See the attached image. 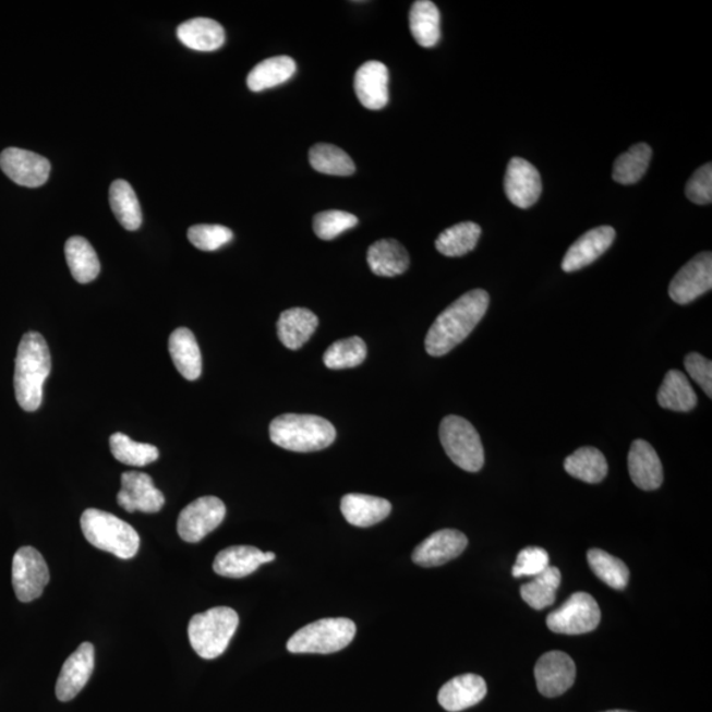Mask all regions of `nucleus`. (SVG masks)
Segmentation results:
<instances>
[{"instance_id":"nucleus-1","label":"nucleus","mask_w":712,"mask_h":712,"mask_svg":"<svg viewBox=\"0 0 712 712\" xmlns=\"http://www.w3.org/2000/svg\"><path fill=\"white\" fill-rule=\"evenodd\" d=\"M490 305V295L474 289L454 301L439 314L425 338V349L432 357H444L470 336L481 323Z\"/></svg>"},{"instance_id":"nucleus-2","label":"nucleus","mask_w":712,"mask_h":712,"mask_svg":"<svg viewBox=\"0 0 712 712\" xmlns=\"http://www.w3.org/2000/svg\"><path fill=\"white\" fill-rule=\"evenodd\" d=\"M52 367L50 352L41 334H24L15 361L14 386L19 406L25 412H35L43 402L44 383Z\"/></svg>"},{"instance_id":"nucleus-3","label":"nucleus","mask_w":712,"mask_h":712,"mask_svg":"<svg viewBox=\"0 0 712 712\" xmlns=\"http://www.w3.org/2000/svg\"><path fill=\"white\" fill-rule=\"evenodd\" d=\"M269 437L282 449L311 452L333 445L337 431L330 421L319 415L287 413L270 422Z\"/></svg>"},{"instance_id":"nucleus-4","label":"nucleus","mask_w":712,"mask_h":712,"mask_svg":"<svg viewBox=\"0 0 712 712\" xmlns=\"http://www.w3.org/2000/svg\"><path fill=\"white\" fill-rule=\"evenodd\" d=\"M81 529L93 546L118 558H134L141 547V538L135 529L105 510L86 509L81 516Z\"/></svg>"},{"instance_id":"nucleus-5","label":"nucleus","mask_w":712,"mask_h":712,"mask_svg":"<svg viewBox=\"0 0 712 712\" xmlns=\"http://www.w3.org/2000/svg\"><path fill=\"white\" fill-rule=\"evenodd\" d=\"M239 626V616L229 607H216L194 615L189 622V641L194 652L205 660L224 654Z\"/></svg>"},{"instance_id":"nucleus-6","label":"nucleus","mask_w":712,"mask_h":712,"mask_svg":"<svg viewBox=\"0 0 712 712\" xmlns=\"http://www.w3.org/2000/svg\"><path fill=\"white\" fill-rule=\"evenodd\" d=\"M355 623L345 617L307 624L289 639L287 649L294 654H330L342 651L354 640Z\"/></svg>"},{"instance_id":"nucleus-7","label":"nucleus","mask_w":712,"mask_h":712,"mask_svg":"<svg viewBox=\"0 0 712 712\" xmlns=\"http://www.w3.org/2000/svg\"><path fill=\"white\" fill-rule=\"evenodd\" d=\"M439 439L447 457L468 472L481 471L484 449L475 427L459 415H447L439 425Z\"/></svg>"},{"instance_id":"nucleus-8","label":"nucleus","mask_w":712,"mask_h":712,"mask_svg":"<svg viewBox=\"0 0 712 712\" xmlns=\"http://www.w3.org/2000/svg\"><path fill=\"white\" fill-rule=\"evenodd\" d=\"M601 608L588 592H576L563 606L553 611L546 626L554 633L583 635L594 631L601 623Z\"/></svg>"},{"instance_id":"nucleus-9","label":"nucleus","mask_w":712,"mask_h":712,"mask_svg":"<svg viewBox=\"0 0 712 712\" xmlns=\"http://www.w3.org/2000/svg\"><path fill=\"white\" fill-rule=\"evenodd\" d=\"M46 559L33 546H23L12 559V586L19 601L28 603L43 595L49 583Z\"/></svg>"},{"instance_id":"nucleus-10","label":"nucleus","mask_w":712,"mask_h":712,"mask_svg":"<svg viewBox=\"0 0 712 712\" xmlns=\"http://www.w3.org/2000/svg\"><path fill=\"white\" fill-rule=\"evenodd\" d=\"M226 516L225 503L216 496H204L181 510L178 521L180 538L195 544L222 524Z\"/></svg>"},{"instance_id":"nucleus-11","label":"nucleus","mask_w":712,"mask_h":712,"mask_svg":"<svg viewBox=\"0 0 712 712\" xmlns=\"http://www.w3.org/2000/svg\"><path fill=\"white\" fill-rule=\"evenodd\" d=\"M711 288L712 255L711 252H702V254L692 257L674 276L669 287V295L677 304L686 305L711 291Z\"/></svg>"},{"instance_id":"nucleus-12","label":"nucleus","mask_w":712,"mask_h":712,"mask_svg":"<svg viewBox=\"0 0 712 712\" xmlns=\"http://www.w3.org/2000/svg\"><path fill=\"white\" fill-rule=\"evenodd\" d=\"M576 676L575 661L565 652H547L539 659L534 667L538 689L547 698L565 695L575 685Z\"/></svg>"},{"instance_id":"nucleus-13","label":"nucleus","mask_w":712,"mask_h":712,"mask_svg":"<svg viewBox=\"0 0 712 712\" xmlns=\"http://www.w3.org/2000/svg\"><path fill=\"white\" fill-rule=\"evenodd\" d=\"M122 488L117 500L130 514H157L166 504V497L155 487L154 479L144 472L129 471L121 478Z\"/></svg>"},{"instance_id":"nucleus-14","label":"nucleus","mask_w":712,"mask_h":712,"mask_svg":"<svg viewBox=\"0 0 712 712\" xmlns=\"http://www.w3.org/2000/svg\"><path fill=\"white\" fill-rule=\"evenodd\" d=\"M0 168L15 184L39 188L49 179L50 162L27 149L8 148L0 154Z\"/></svg>"},{"instance_id":"nucleus-15","label":"nucleus","mask_w":712,"mask_h":712,"mask_svg":"<svg viewBox=\"0 0 712 712\" xmlns=\"http://www.w3.org/2000/svg\"><path fill=\"white\" fill-rule=\"evenodd\" d=\"M504 191L515 206L520 209H529L538 203L541 192H543V182H541L539 170L521 157H514L507 167Z\"/></svg>"},{"instance_id":"nucleus-16","label":"nucleus","mask_w":712,"mask_h":712,"mask_svg":"<svg viewBox=\"0 0 712 712\" xmlns=\"http://www.w3.org/2000/svg\"><path fill=\"white\" fill-rule=\"evenodd\" d=\"M96 663V652L90 642H84L62 665L56 684V697L61 702L72 701L89 683Z\"/></svg>"},{"instance_id":"nucleus-17","label":"nucleus","mask_w":712,"mask_h":712,"mask_svg":"<svg viewBox=\"0 0 712 712\" xmlns=\"http://www.w3.org/2000/svg\"><path fill=\"white\" fill-rule=\"evenodd\" d=\"M469 540L456 529H443L433 533L415 547L412 559L422 567H436L449 563L461 556Z\"/></svg>"},{"instance_id":"nucleus-18","label":"nucleus","mask_w":712,"mask_h":712,"mask_svg":"<svg viewBox=\"0 0 712 712\" xmlns=\"http://www.w3.org/2000/svg\"><path fill=\"white\" fill-rule=\"evenodd\" d=\"M616 232L611 226L595 227L567 250L563 261L565 273H576V270L590 266L606 252L615 241Z\"/></svg>"},{"instance_id":"nucleus-19","label":"nucleus","mask_w":712,"mask_h":712,"mask_svg":"<svg viewBox=\"0 0 712 712\" xmlns=\"http://www.w3.org/2000/svg\"><path fill=\"white\" fill-rule=\"evenodd\" d=\"M275 558V553H264L255 546H230L217 554L213 569L220 577L239 579L251 576Z\"/></svg>"},{"instance_id":"nucleus-20","label":"nucleus","mask_w":712,"mask_h":712,"mask_svg":"<svg viewBox=\"0 0 712 712\" xmlns=\"http://www.w3.org/2000/svg\"><path fill=\"white\" fill-rule=\"evenodd\" d=\"M389 73L388 68L379 61L365 62L355 73V94L369 110H382L387 106Z\"/></svg>"},{"instance_id":"nucleus-21","label":"nucleus","mask_w":712,"mask_h":712,"mask_svg":"<svg viewBox=\"0 0 712 712\" xmlns=\"http://www.w3.org/2000/svg\"><path fill=\"white\" fill-rule=\"evenodd\" d=\"M628 469L632 482L641 490L654 491L664 482L663 463L653 446L636 439L628 454Z\"/></svg>"},{"instance_id":"nucleus-22","label":"nucleus","mask_w":712,"mask_h":712,"mask_svg":"<svg viewBox=\"0 0 712 712\" xmlns=\"http://www.w3.org/2000/svg\"><path fill=\"white\" fill-rule=\"evenodd\" d=\"M486 695V680L476 674H462L441 688L438 702L446 711L459 712L482 702Z\"/></svg>"},{"instance_id":"nucleus-23","label":"nucleus","mask_w":712,"mask_h":712,"mask_svg":"<svg viewBox=\"0 0 712 712\" xmlns=\"http://www.w3.org/2000/svg\"><path fill=\"white\" fill-rule=\"evenodd\" d=\"M340 510H342L343 518L351 526L369 528L386 520L390 510H393V506H390L388 500L382 499V497L349 494L342 497Z\"/></svg>"},{"instance_id":"nucleus-24","label":"nucleus","mask_w":712,"mask_h":712,"mask_svg":"<svg viewBox=\"0 0 712 712\" xmlns=\"http://www.w3.org/2000/svg\"><path fill=\"white\" fill-rule=\"evenodd\" d=\"M169 354L176 369L186 381H197L203 374V357L197 339L186 327H179L170 334Z\"/></svg>"},{"instance_id":"nucleus-25","label":"nucleus","mask_w":712,"mask_h":712,"mask_svg":"<svg viewBox=\"0 0 712 712\" xmlns=\"http://www.w3.org/2000/svg\"><path fill=\"white\" fill-rule=\"evenodd\" d=\"M318 327V317L305 307H293L280 314L277 334L289 350H299L313 337Z\"/></svg>"},{"instance_id":"nucleus-26","label":"nucleus","mask_w":712,"mask_h":712,"mask_svg":"<svg viewBox=\"0 0 712 712\" xmlns=\"http://www.w3.org/2000/svg\"><path fill=\"white\" fill-rule=\"evenodd\" d=\"M367 263L376 276L395 277L409 268V254L400 242L395 239H381L367 252Z\"/></svg>"},{"instance_id":"nucleus-27","label":"nucleus","mask_w":712,"mask_h":712,"mask_svg":"<svg viewBox=\"0 0 712 712\" xmlns=\"http://www.w3.org/2000/svg\"><path fill=\"white\" fill-rule=\"evenodd\" d=\"M178 37L185 47L200 52H213L226 40L222 25L207 17H195L180 24Z\"/></svg>"},{"instance_id":"nucleus-28","label":"nucleus","mask_w":712,"mask_h":712,"mask_svg":"<svg viewBox=\"0 0 712 712\" xmlns=\"http://www.w3.org/2000/svg\"><path fill=\"white\" fill-rule=\"evenodd\" d=\"M657 401L661 408L673 412H690L698 405L696 390L684 373L671 370L659 389Z\"/></svg>"},{"instance_id":"nucleus-29","label":"nucleus","mask_w":712,"mask_h":712,"mask_svg":"<svg viewBox=\"0 0 712 712\" xmlns=\"http://www.w3.org/2000/svg\"><path fill=\"white\" fill-rule=\"evenodd\" d=\"M409 25L414 40L422 48L436 47L441 39V14L431 0H418L409 12Z\"/></svg>"},{"instance_id":"nucleus-30","label":"nucleus","mask_w":712,"mask_h":712,"mask_svg":"<svg viewBox=\"0 0 712 712\" xmlns=\"http://www.w3.org/2000/svg\"><path fill=\"white\" fill-rule=\"evenodd\" d=\"M295 62L291 57L277 56L264 60L249 74L248 86L252 92H263L286 84L295 73Z\"/></svg>"},{"instance_id":"nucleus-31","label":"nucleus","mask_w":712,"mask_h":712,"mask_svg":"<svg viewBox=\"0 0 712 712\" xmlns=\"http://www.w3.org/2000/svg\"><path fill=\"white\" fill-rule=\"evenodd\" d=\"M65 256L75 281L87 283L97 279L100 273L98 255L85 238H69L65 243Z\"/></svg>"},{"instance_id":"nucleus-32","label":"nucleus","mask_w":712,"mask_h":712,"mask_svg":"<svg viewBox=\"0 0 712 712\" xmlns=\"http://www.w3.org/2000/svg\"><path fill=\"white\" fill-rule=\"evenodd\" d=\"M564 468L572 478L584 483H601L608 472L606 457L595 447H581L565 459Z\"/></svg>"},{"instance_id":"nucleus-33","label":"nucleus","mask_w":712,"mask_h":712,"mask_svg":"<svg viewBox=\"0 0 712 712\" xmlns=\"http://www.w3.org/2000/svg\"><path fill=\"white\" fill-rule=\"evenodd\" d=\"M111 210L116 214L118 222L125 230L135 231L142 226V207L137 195L128 181L117 180L110 186Z\"/></svg>"},{"instance_id":"nucleus-34","label":"nucleus","mask_w":712,"mask_h":712,"mask_svg":"<svg viewBox=\"0 0 712 712\" xmlns=\"http://www.w3.org/2000/svg\"><path fill=\"white\" fill-rule=\"evenodd\" d=\"M560 586V571L557 567L550 566L531 582L521 586L520 594L529 607L544 610L556 602L557 590Z\"/></svg>"},{"instance_id":"nucleus-35","label":"nucleus","mask_w":712,"mask_h":712,"mask_svg":"<svg viewBox=\"0 0 712 712\" xmlns=\"http://www.w3.org/2000/svg\"><path fill=\"white\" fill-rule=\"evenodd\" d=\"M481 236V226L474 222L454 225L441 232L436 241V249L439 254L447 257L463 256L476 248Z\"/></svg>"},{"instance_id":"nucleus-36","label":"nucleus","mask_w":712,"mask_h":712,"mask_svg":"<svg viewBox=\"0 0 712 712\" xmlns=\"http://www.w3.org/2000/svg\"><path fill=\"white\" fill-rule=\"evenodd\" d=\"M652 159V148L645 143L636 144L617 157L613 179L623 185H632L639 182L647 172L649 162Z\"/></svg>"},{"instance_id":"nucleus-37","label":"nucleus","mask_w":712,"mask_h":712,"mask_svg":"<svg viewBox=\"0 0 712 712\" xmlns=\"http://www.w3.org/2000/svg\"><path fill=\"white\" fill-rule=\"evenodd\" d=\"M309 161L317 172L329 176H351L357 169L343 149L326 143L316 144L309 150Z\"/></svg>"},{"instance_id":"nucleus-38","label":"nucleus","mask_w":712,"mask_h":712,"mask_svg":"<svg viewBox=\"0 0 712 712\" xmlns=\"http://www.w3.org/2000/svg\"><path fill=\"white\" fill-rule=\"evenodd\" d=\"M110 449L117 461L135 466V468H143V466L154 463L159 458V450H157L156 446L136 443V441L125 436L124 433L112 434Z\"/></svg>"},{"instance_id":"nucleus-39","label":"nucleus","mask_w":712,"mask_h":712,"mask_svg":"<svg viewBox=\"0 0 712 712\" xmlns=\"http://www.w3.org/2000/svg\"><path fill=\"white\" fill-rule=\"evenodd\" d=\"M588 560L591 570L614 590H624L629 582V569L622 559L601 550H590Z\"/></svg>"},{"instance_id":"nucleus-40","label":"nucleus","mask_w":712,"mask_h":712,"mask_svg":"<svg viewBox=\"0 0 712 712\" xmlns=\"http://www.w3.org/2000/svg\"><path fill=\"white\" fill-rule=\"evenodd\" d=\"M367 358V346L359 337L337 340L324 354V363L330 370L354 369Z\"/></svg>"},{"instance_id":"nucleus-41","label":"nucleus","mask_w":712,"mask_h":712,"mask_svg":"<svg viewBox=\"0 0 712 712\" xmlns=\"http://www.w3.org/2000/svg\"><path fill=\"white\" fill-rule=\"evenodd\" d=\"M357 225L358 218L354 214L340 210L318 213L313 219V230L323 241H333Z\"/></svg>"},{"instance_id":"nucleus-42","label":"nucleus","mask_w":712,"mask_h":712,"mask_svg":"<svg viewBox=\"0 0 712 712\" xmlns=\"http://www.w3.org/2000/svg\"><path fill=\"white\" fill-rule=\"evenodd\" d=\"M234 238L229 227L220 225H195L188 230V239L195 249L217 251Z\"/></svg>"},{"instance_id":"nucleus-43","label":"nucleus","mask_w":712,"mask_h":712,"mask_svg":"<svg viewBox=\"0 0 712 712\" xmlns=\"http://www.w3.org/2000/svg\"><path fill=\"white\" fill-rule=\"evenodd\" d=\"M550 554L543 547L528 546L519 553L512 569L515 578L535 577L550 567Z\"/></svg>"},{"instance_id":"nucleus-44","label":"nucleus","mask_w":712,"mask_h":712,"mask_svg":"<svg viewBox=\"0 0 712 712\" xmlns=\"http://www.w3.org/2000/svg\"><path fill=\"white\" fill-rule=\"evenodd\" d=\"M686 197L697 205H708L712 201V166L704 164L691 176L685 189Z\"/></svg>"},{"instance_id":"nucleus-45","label":"nucleus","mask_w":712,"mask_h":712,"mask_svg":"<svg viewBox=\"0 0 712 712\" xmlns=\"http://www.w3.org/2000/svg\"><path fill=\"white\" fill-rule=\"evenodd\" d=\"M685 367L691 379L697 382L703 389V393L711 399L712 396V363L710 359L698 354V352H690L685 358Z\"/></svg>"},{"instance_id":"nucleus-46","label":"nucleus","mask_w":712,"mask_h":712,"mask_svg":"<svg viewBox=\"0 0 712 712\" xmlns=\"http://www.w3.org/2000/svg\"><path fill=\"white\" fill-rule=\"evenodd\" d=\"M604 712H632V711H626V710H611V711H604Z\"/></svg>"}]
</instances>
